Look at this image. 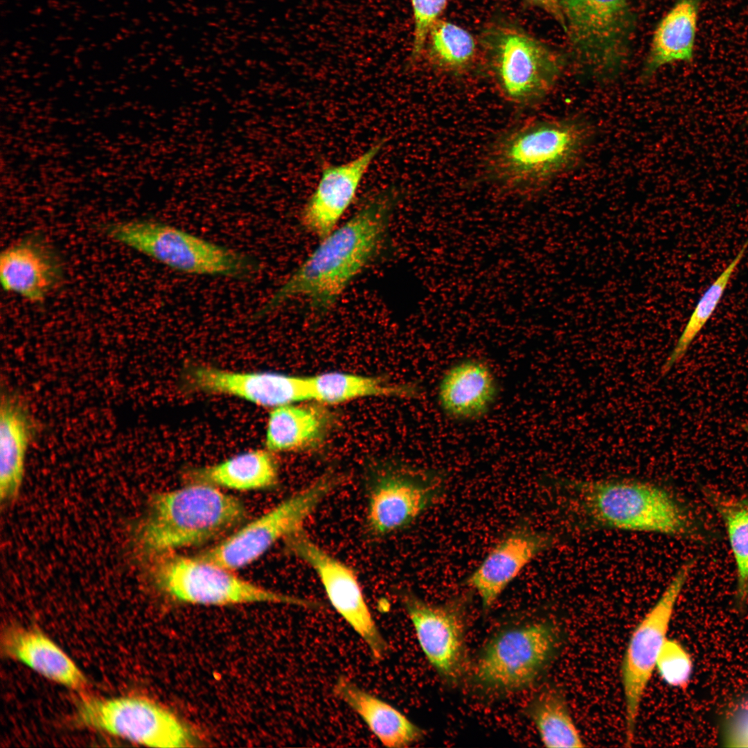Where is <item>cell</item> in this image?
<instances>
[{"instance_id":"obj_12","label":"cell","mask_w":748,"mask_h":748,"mask_svg":"<svg viewBox=\"0 0 748 748\" xmlns=\"http://www.w3.org/2000/svg\"><path fill=\"white\" fill-rule=\"evenodd\" d=\"M76 720L82 726L151 747L195 746L193 731L163 705L142 696L83 695Z\"/></svg>"},{"instance_id":"obj_13","label":"cell","mask_w":748,"mask_h":748,"mask_svg":"<svg viewBox=\"0 0 748 748\" xmlns=\"http://www.w3.org/2000/svg\"><path fill=\"white\" fill-rule=\"evenodd\" d=\"M695 565L686 561L677 570L665 589L635 626L625 648L621 677L625 705V739L634 740L640 706L667 634L675 607Z\"/></svg>"},{"instance_id":"obj_8","label":"cell","mask_w":748,"mask_h":748,"mask_svg":"<svg viewBox=\"0 0 748 748\" xmlns=\"http://www.w3.org/2000/svg\"><path fill=\"white\" fill-rule=\"evenodd\" d=\"M571 57L600 78L612 77L629 57L635 20L630 0H558Z\"/></svg>"},{"instance_id":"obj_36","label":"cell","mask_w":748,"mask_h":748,"mask_svg":"<svg viewBox=\"0 0 748 748\" xmlns=\"http://www.w3.org/2000/svg\"><path fill=\"white\" fill-rule=\"evenodd\" d=\"M742 429L748 435V422L742 425Z\"/></svg>"},{"instance_id":"obj_30","label":"cell","mask_w":748,"mask_h":748,"mask_svg":"<svg viewBox=\"0 0 748 748\" xmlns=\"http://www.w3.org/2000/svg\"><path fill=\"white\" fill-rule=\"evenodd\" d=\"M526 713L545 747H585L567 702L559 690L543 689L531 700Z\"/></svg>"},{"instance_id":"obj_23","label":"cell","mask_w":748,"mask_h":748,"mask_svg":"<svg viewBox=\"0 0 748 748\" xmlns=\"http://www.w3.org/2000/svg\"><path fill=\"white\" fill-rule=\"evenodd\" d=\"M320 403L290 404L272 409L267 418L265 448L276 452L319 447L332 427V416Z\"/></svg>"},{"instance_id":"obj_1","label":"cell","mask_w":748,"mask_h":748,"mask_svg":"<svg viewBox=\"0 0 748 748\" xmlns=\"http://www.w3.org/2000/svg\"><path fill=\"white\" fill-rule=\"evenodd\" d=\"M400 199L394 187L368 197L346 222L320 243L258 309L262 317L296 297L316 310L331 308L350 283L374 259L382 247Z\"/></svg>"},{"instance_id":"obj_3","label":"cell","mask_w":748,"mask_h":748,"mask_svg":"<svg viewBox=\"0 0 748 748\" xmlns=\"http://www.w3.org/2000/svg\"><path fill=\"white\" fill-rule=\"evenodd\" d=\"M564 488L571 509L591 526L699 539L693 513L669 489L635 480H575Z\"/></svg>"},{"instance_id":"obj_16","label":"cell","mask_w":748,"mask_h":748,"mask_svg":"<svg viewBox=\"0 0 748 748\" xmlns=\"http://www.w3.org/2000/svg\"><path fill=\"white\" fill-rule=\"evenodd\" d=\"M182 383L190 392L233 396L272 409L312 400L309 377L276 372H240L193 364L185 368Z\"/></svg>"},{"instance_id":"obj_4","label":"cell","mask_w":748,"mask_h":748,"mask_svg":"<svg viewBox=\"0 0 748 748\" xmlns=\"http://www.w3.org/2000/svg\"><path fill=\"white\" fill-rule=\"evenodd\" d=\"M150 504L136 539L143 554L150 559L212 542L247 517L240 499L199 482L157 493Z\"/></svg>"},{"instance_id":"obj_28","label":"cell","mask_w":748,"mask_h":748,"mask_svg":"<svg viewBox=\"0 0 748 748\" xmlns=\"http://www.w3.org/2000/svg\"><path fill=\"white\" fill-rule=\"evenodd\" d=\"M480 46L466 28L443 19L429 31L421 59L433 69L454 75L470 72L477 65Z\"/></svg>"},{"instance_id":"obj_34","label":"cell","mask_w":748,"mask_h":748,"mask_svg":"<svg viewBox=\"0 0 748 748\" xmlns=\"http://www.w3.org/2000/svg\"><path fill=\"white\" fill-rule=\"evenodd\" d=\"M448 0H411L413 33L411 61H420L426 39L432 26L439 20L445 11Z\"/></svg>"},{"instance_id":"obj_35","label":"cell","mask_w":748,"mask_h":748,"mask_svg":"<svg viewBox=\"0 0 748 748\" xmlns=\"http://www.w3.org/2000/svg\"><path fill=\"white\" fill-rule=\"evenodd\" d=\"M528 4L540 9L551 17L565 31V22L558 0H525Z\"/></svg>"},{"instance_id":"obj_31","label":"cell","mask_w":748,"mask_h":748,"mask_svg":"<svg viewBox=\"0 0 748 748\" xmlns=\"http://www.w3.org/2000/svg\"><path fill=\"white\" fill-rule=\"evenodd\" d=\"M747 248L748 238L736 256L701 295L672 351L663 364L662 375H666L680 362L693 341L711 318Z\"/></svg>"},{"instance_id":"obj_14","label":"cell","mask_w":748,"mask_h":748,"mask_svg":"<svg viewBox=\"0 0 748 748\" xmlns=\"http://www.w3.org/2000/svg\"><path fill=\"white\" fill-rule=\"evenodd\" d=\"M283 543L288 554L314 571L333 608L367 645L373 658L384 659L389 646L370 611L355 571L317 544L304 528Z\"/></svg>"},{"instance_id":"obj_5","label":"cell","mask_w":748,"mask_h":748,"mask_svg":"<svg viewBox=\"0 0 748 748\" xmlns=\"http://www.w3.org/2000/svg\"><path fill=\"white\" fill-rule=\"evenodd\" d=\"M105 235L162 265L187 274L249 278L260 270L253 257L171 224L151 220L116 222Z\"/></svg>"},{"instance_id":"obj_24","label":"cell","mask_w":748,"mask_h":748,"mask_svg":"<svg viewBox=\"0 0 748 748\" xmlns=\"http://www.w3.org/2000/svg\"><path fill=\"white\" fill-rule=\"evenodd\" d=\"M333 692L359 715L383 745L405 747L424 738V731L401 711L348 677H338Z\"/></svg>"},{"instance_id":"obj_2","label":"cell","mask_w":748,"mask_h":748,"mask_svg":"<svg viewBox=\"0 0 748 748\" xmlns=\"http://www.w3.org/2000/svg\"><path fill=\"white\" fill-rule=\"evenodd\" d=\"M588 138L572 119L531 117L501 133L485 161L488 179L501 190L531 196L573 166Z\"/></svg>"},{"instance_id":"obj_21","label":"cell","mask_w":748,"mask_h":748,"mask_svg":"<svg viewBox=\"0 0 748 748\" xmlns=\"http://www.w3.org/2000/svg\"><path fill=\"white\" fill-rule=\"evenodd\" d=\"M6 656L26 665L44 677L79 693H84L88 679L72 659L37 628L11 625L1 638Z\"/></svg>"},{"instance_id":"obj_33","label":"cell","mask_w":748,"mask_h":748,"mask_svg":"<svg viewBox=\"0 0 748 748\" xmlns=\"http://www.w3.org/2000/svg\"><path fill=\"white\" fill-rule=\"evenodd\" d=\"M719 741L724 747H748V692L734 700L723 713Z\"/></svg>"},{"instance_id":"obj_26","label":"cell","mask_w":748,"mask_h":748,"mask_svg":"<svg viewBox=\"0 0 748 748\" xmlns=\"http://www.w3.org/2000/svg\"><path fill=\"white\" fill-rule=\"evenodd\" d=\"M702 0H676L658 24L643 68L650 77L662 66L691 62Z\"/></svg>"},{"instance_id":"obj_32","label":"cell","mask_w":748,"mask_h":748,"mask_svg":"<svg viewBox=\"0 0 748 748\" xmlns=\"http://www.w3.org/2000/svg\"><path fill=\"white\" fill-rule=\"evenodd\" d=\"M655 669L666 684L683 688L690 682L693 663L690 654L679 642L667 638L658 655Z\"/></svg>"},{"instance_id":"obj_29","label":"cell","mask_w":748,"mask_h":748,"mask_svg":"<svg viewBox=\"0 0 748 748\" xmlns=\"http://www.w3.org/2000/svg\"><path fill=\"white\" fill-rule=\"evenodd\" d=\"M312 400L324 405L346 403L369 397L411 395V388L380 377L344 372H327L309 377Z\"/></svg>"},{"instance_id":"obj_10","label":"cell","mask_w":748,"mask_h":748,"mask_svg":"<svg viewBox=\"0 0 748 748\" xmlns=\"http://www.w3.org/2000/svg\"><path fill=\"white\" fill-rule=\"evenodd\" d=\"M437 471L386 463L366 474L365 526L373 537H384L411 526L437 504L446 491Z\"/></svg>"},{"instance_id":"obj_6","label":"cell","mask_w":748,"mask_h":748,"mask_svg":"<svg viewBox=\"0 0 748 748\" xmlns=\"http://www.w3.org/2000/svg\"><path fill=\"white\" fill-rule=\"evenodd\" d=\"M479 43L497 91L515 105H532L544 99L562 71L560 53L515 24H488Z\"/></svg>"},{"instance_id":"obj_27","label":"cell","mask_w":748,"mask_h":748,"mask_svg":"<svg viewBox=\"0 0 748 748\" xmlns=\"http://www.w3.org/2000/svg\"><path fill=\"white\" fill-rule=\"evenodd\" d=\"M704 495L720 517L736 567L734 605L742 612L748 603V495H733L707 489Z\"/></svg>"},{"instance_id":"obj_7","label":"cell","mask_w":748,"mask_h":748,"mask_svg":"<svg viewBox=\"0 0 748 748\" xmlns=\"http://www.w3.org/2000/svg\"><path fill=\"white\" fill-rule=\"evenodd\" d=\"M151 560V576L157 587L180 603L209 606L268 603L312 609L322 607L317 600L262 587L198 555L175 552Z\"/></svg>"},{"instance_id":"obj_22","label":"cell","mask_w":748,"mask_h":748,"mask_svg":"<svg viewBox=\"0 0 748 748\" xmlns=\"http://www.w3.org/2000/svg\"><path fill=\"white\" fill-rule=\"evenodd\" d=\"M497 392L496 378L488 364L469 359L455 364L444 373L438 384V400L450 417L470 420L489 410Z\"/></svg>"},{"instance_id":"obj_20","label":"cell","mask_w":748,"mask_h":748,"mask_svg":"<svg viewBox=\"0 0 748 748\" xmlns=\"http://www.w3.org/2000/svg\"><path fill=\"white\" fill-rule=\"evenodd\" d=\"M38 425L26 400L5 391L0 402V499L8 504L21 488L28 449L37 437Z\"/></svg>"},{"instance_id":"obj_18","label":"cell","mask_w":748,"mask_h":748,"mask_svg":"<svg viewBox=\"0 0 748 748\" xmlns=\"http://www.w3.org/2000/svg\"><path fill=\"white\" fill-rule=\"evenodd\" d=\"M386 141L384 139L376 141L366 151L344 163L322 162L318 184L301 213V224L308 232L322 239L336 228Z\"/></svg>"},{"instance_id":"obj_25","label":"cell","mask_w":748,"mask_h":748,"mask_svg":"<svg viewBox=\"0 0 748 748\" xmlns=\"http://www.w3.org/2000/svg\"><path fill=\"white\" fill-rule=\"evenodd\" d=\"M274 454L266 448L244 452L215 464L190 469L186 477L189 482L236 491L271 489L279 481V465Z\"/></svg>"},{"instance_id":"obj_37","label":"cell","mask_w":748,"mask_h":748,"mask_svg":"<svg viewBox=\"0 0 748 748\" xmlns=\"http://www.w3.org/2000/svg\"><path fill=\"white\" fill-rule=\"evenodd\" d=\"M746 123L748 125V114H747V118H746Z\"/></svg>"},{"instance_id":"obj_15","label":"cell","mask_w":748,"mask_h":748,"mask_svg":"<svg viewBox=\"0 0 748 748\" xmlns=\"http://www.w3.org/2000/svg\"><path fill=\"white\" fill-rule=\"evenodd\" d=\"M399 598L429 664L445 680L458 682L467 666L465 621L467 597L458 596L434 604L404 589L400 591Z\"/></svg>"},{"instance_id":"obj_9","label":"cell","mask_w":748,"mask_h":748,"mask_svg":"<svg viewBox=\"0 0 748 748\" xmlns=\"http://www.w3.org/2000/svg\"><path fill=\"white\" fill-rule=\"evenodd\" d=\"M342 481L333 472L322 474L198 556L234 571L252 564L275 544L303 529L305 521Z\"/></svg>"},{"instance_id":"obj_11","label":"cell","mask_w":748,"mask_h":748,"mask_svg":"<svg viewBox=\"0 0 748 748\" xmlns=\"http://www.w3.org/2000/svg\"><path fill=\"white\" fill-rule=\"evenodd\" d=\"M558 632L549 622L506 627L484 644L473 668L474 681L483 689L513 692L531 686L552 659Z\"/></svg>"},{"instance_id":"obj_17","label":"cell","mask_w":748,"mask_h":748,"mask_svg":"<svg viewBox=\"0 0 748 748\" xmlns=\"http://www.w3.org/2000/svg\"><path fill=\"white\" fill-rule=\"evenodd\" d=\"M555 543L553 535L522 519L493 546L465 584L477 593L483 607L488 609L530 562Z\"/></svg>"},{"instance_id":"obj_19","label":"cell","mask_w":748,"mask_h":748,"mask_svg":"<svg viewBox=\"0 0 748 748\" xmlns=\"http://www.w3.org/2000/svg\"><path fill=\"white\" fill-rule=\"evenodd\" d=\"M64 277L62 260L39 233L28 235L5 249L0 256L3 290L32 303H41L58 287Z\"/></svg>"}]
</instances>
